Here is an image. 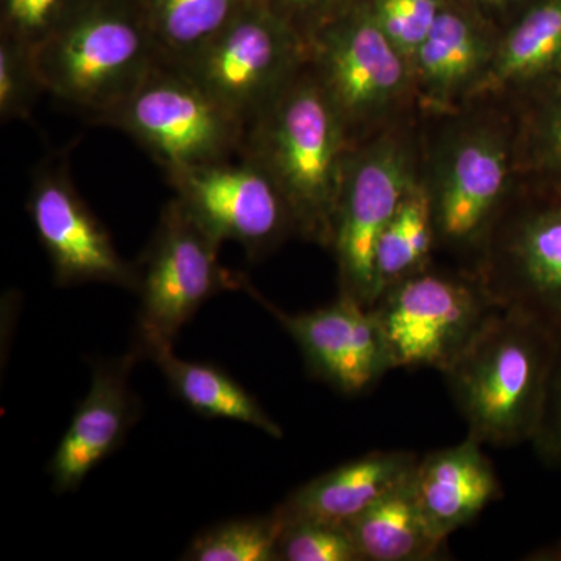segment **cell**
<instances>
[{
	"instance_id": "6da1fadb",
	"label": "cell",
	"mask_w": 561,
	"mask_h": 561,
	"mask_svg": "<svg viewBox=\"0 0 561 561\" xmlns=\"http://www.w3.org/2000/svg\"><path fill=\"white\" fill-rule=\"evenodd\" d=\"M559 341L522 312L496 306L443 368L468 437L481 445L531 443L540 424Z\"/></svg>"
},
{
	"instance_id": "7a4b0ae2",
	"label": "cell",
	"mask_w": 561,
	"mask_h": 561,
	"mask_svg": "<svg viewBox=\"0 0 561 561\" xmlns=\"http://www.w3.org/2000/svg\"><path fill=\"white\" fill-rule=\"evenodd\" d=\"M345 119L317 77L298 76L247 125L241 154L278 184L295 231L331 245L346 161Z\"/></svg>"
},
{
	"instance_id": "3957f363",
	"label": "cell",
	"mask_w": 561,
	"mask_h": 561,
	"mask_svg": "<svg viewBox=\"0 0 561 561\" xmlns=\"http://www.w3.org/2000/svg\"><path fill=\"white\" fill-rule=\"evenodd\" d=\"M32 55L44 91L94 122L161 62L142 0H73Z\"/></svg>"
},
{
	"instance_id": "277c9868",
	"label": "cell",
	"mask_w": 561,
	"mask_h": 561,
	"mask_svg": "<svg viewBox=\"0 0 561 561\" xmlns=\"http://www.w3.org/2000/svg\"><path fill=\"white\" fill-rule=\"evenodd\" d=\"M98 124L127 133L164 172L241 154L247 124L176 66L158 62Z\"/></svg>"
},
{
	"instance_id": "5b68a950",
	"label": "cell",
	"mask_w": 561,
	"mask_h": 561,
	"mask_svg": "<svg viewBox=\"0 0 561 561\" xmlns=\"http://www.w3.org/2000/svg\"><path fill=\"white\" fill-rule=\"evenodd\" d=\"M220 245L179 198L168 202L136 264L140 308L135 346L142 356L173 346L181 328L210 297L242 289V276L221 267Z\"/></svg>"
},
{
	"instance_id": "8992f818",
	"label": "cell",
	"mask_w": 561,
	"mask_h": 561,
	"mask_svg": "<svg viewBox=\"0 0 561 561\" xmlns=\"http://www.w3.org/2000/svg\"><path fill=\"white\" fill-rule=\"evenodd\" d=\"M309 41L267 0H254L194 57L176 68L250 124L300 76Z\"/></svg>"
},
{
	"instance_id": "52a82bcc",
	"label": "cell",
	"mask_w": 561,
	"mask_h": 561,
	"mask_svg": "<svg viewBox=\"0 0 561 561\" xmlns=\"http://www.w3.org/2000/svg\"><path fill=\"white\" fill-rule=\"evenodd\" d=\"M394 368H443L496 309L478 275L426 271L387 287L370 306Z\"/></svg>"
},
{
	"instance_id": "ba28073f",
	"label": "cell",
	"mask_w": 561,
	"mask_h": 561,
	"mask_svg": "<svg viewBox=\"0 0 561 561\" xmlns=\"http://www.w3.org/2000/svg\"><path fill=\"white\" fill-rule=\"evenodd\" d=\"M175 197L220 243H239L250 260L275 250L295 221L289 205L264 169L250 158L165 172Z\"/></svg>"
},
{
	"instance_id": "9c48e42d",
	"label": "cell",
	"mask_w": 561,
	"mask_h": 561,
	"mask_svg": "<svg viewBox=\"0 0 561 561\" xmlns=\"http://www.w3.org/2000/svg\"><path fill=\"white\" fill-rule=\"evenodd\" d=\"M413 183L408 153L394 140H379L346 161L330 247L341 294L365 308L376 300L379 238Z\"/></svg>"
},
{
	"instance_id": "30bf717a",
	"label": "cell",
	"mask_w": 561,
	"mask_h": 561,
	"mask_svg": "<svg viewBox=\"0 0 561 561\" xmlns=\"http://www.w3.org/2000/svg\"><path fill=\"white\" fill-rule=\"evenodd\" d=\"M308 41L313 76L346 125L381 113L404 91L411 61L379 27L367 0H350Z\"/></svg>"
},
{
	"instance_id": "8fae6325",
	"label": "cell",
	"mask_w": 561,
	"mask_h": 561,
	"mask_svg": "<svg viewBox=\"0 0 561 561\" xmlns=\"http://www.w3.org/2000/svg\"><path fill=\"white\" fill-rule=\"evenodd\" d=\"M482 253L478 276L494 305L524 313L561 342V205L497 219Z\"/></svg>"
},
{
	"instance_id": "7c38bea8",
	"label": "cell",
	"mask_w": 561,
	"mask_h": 561,
	"mask_svg": "<svg viewBox=\"0 0 561 561\" xmlns=\"http://www.w3.org/2000/svg\"><path fill=\"white\" fill-rule=\"evenodd\" d=\"M27 210L58 286L103 283L138 289L136 265L122 260L105 225L92 213L61 162L35 172Z\"/></svg>"
},
{
	"instance_id": "4fadbf2b",
	"label": "cell",
	"mask_w": 561,
	"mask_h": 561,
	"mask_svg": "<svg viewBox=\"0 0 561 561\" xmlns=\"http://www.w3.org/2000/svg\"><path fill=\"white\" fill-rule=\"evenodd\" d=\"M243 287L294 337L309 371L343 394H359L393 370L371 309L348 295L341 294L337 300L316 311L287 313L264 300L245 279Z\"/></svg>"
},
{
	"instance_id": "5bb4252c",
	"label": "cell",
	"mask_w": 561,
	"mask_h": 561,
	"mask_svg": "<svg viewBox=\"0 0 561 561\" xmlns=\"http://www.w3.org/2000/svg\"><path fill=\"white\" fill-rule=\"evenodd\" d=\"M507 176V150L500 138L479 131L461 139L431 192L438 242L456 250H483L500 219Z\"/></svg>"
},
{
	"instance_id": "9a60e30c",
	"label": "cell",
	"mask_w": 561,
	"mask_h": 561,
	"mask_svg": "<svg viewBox=\"0 0 561 561\" xmlns=\"http://www.w3.org/2000/svg\"><path fill=\"white\" fill-rule=\"evenodd\" d=\"M142 356L138 346L117 359L95 364L92 382L49 465L57 493L79 489L87 476L111 453L139 419L140 404L130 375Z\"/></svg>"
},
{
	"instance_id": "2e32d148",
	"label": "cell",
	"mask_w": 561,
	"mask_h": 561,
	"mask_svg": "<svg viewBox=\"0 0 561 561\" xmlns=\"http://www.w3.org/2000/svg\"><path fill=\"white\" fill-rule=\"evenodd\" d=\"M413 485L431 530L445 541L502 496L493 463L471 437L420 457Z\"/></svg>"
},
{
	"instance_id": "e0dca14e",
	"label": "cell",
	"mask_w": 561,
	"mask_h": 561,
	"mask_svg": "<svg viewBox=\"0 0 561 561\" xmlns=\"http://www.w3.org/2000/svg\"><path fill=\"white\" fill-rule=\"evenodd\" d=\"M420 456L373 451L312 479L275 508L284 527L300 522L348 524L411 478Z\"/></svg>"
},
{
	"instance_id": "ac0fdd59",
	"label": "cell",
	"mask_w": 561,
	"mask_h": 561,
	"mask_svg": "<svg viewBox=\"0 0 561 561\" xmlns=\"http://www.w3.org/2000/svg\"><path fill=\"white\" fill-rule=\"evenodd\" d=\"M413 472L411 478L405 479L367 511L345 524L362 560L445 559L446 541L435 537L424 518L416 500Z\"/></svg>"
},
{
	"instance_id": "d6986e66",
	"label": "cell",
	"mask_w": 561,
	"mask_h": 561,
	"mask_svg": "<svg viewBox=\"0 0 561 561\" xmlns=\"http://www.w3.org/2000/svg\"><path fill=\"white\" fill-rule=\"evenodd\" d=\"M490 43L479 22L446 3L411 65L431 95L446 99L470 84L490 66Z\"/></svg>"
},
{
	"instance_id": "ffe728a7",
	"label": "cell",
	"mask_w": 561,
	"mask_h": 561,
	"mask_svg": "<svg viewBox=\"0 0 561 561\" xmlns=\"http://www.w3.org/2000/svg\"><path fill=\"white\" fill-rule=\"evenodd\" d=\"M164 373L169 386L184 404L205 419L239 421L283 438L284 432L265 413L256 398L236 382L228 373L209 364L179 359L172 346L150 354Z\"/></svg>"
},
{
	"instance_id": "44dd1931",
	"label": "cell",
	"mask_w": 561,
	"mask_h": 561,
	"mask_svg": "<svg viewBox=\"0 0 561 561\" xmlns=\"http://www.w3.org/2000/svg\"><path fill=\"white\" fill-rule=\"evenodd\" d=\"M493 83H526L561 70V0H531L490 62Z\"/></svg>"
},
{
	"instance_id": "7402d4cb",
	"label": "cell",
	"mask_w": 561,
	"mask_h": 561,
	"mask_svg": "<svg viewBox=\"0 0 561 561\" xmlns=\"http://www.w3.org/2000/svg\"><path fill=\"white\" fill-rule=\"evenodd\" d=\"M254 0H142L158 54L180 66L224 32Z\"/></svg>"
},
{
	"instance_id": "603a6c76",
	"label": "cell",
	"mask_w": 561,
	"mask_h": 561,
	"mask_svg": "<svg viewBox=\"0 0 561 561\" xmlns=\"http://www.w3.org/2000/svg\"><path fill=\"white\" fill-rule=\"evenodd\" d=\"M437 242L431 192L413 183L379 238L376 300L387 287L426 271L431 251Z\"/></svg>"
},
{
	"instance_id": "cb8c5ba5",
	"label": "cell",
	"mask_w": 561,
	"mask_h": 561,
	"mask_svg": "<svg viewBox=\"0 0 561 561\" xmlns=\"http://www.w3.org/2000/svg\"><path fill=\"white\" fill-rule=\"evenodd\" d=\"M283 531L284 524L275 511L267 516L220 523L198 535L183 560L278 561Z\"/></svg>"
},
{
	"instance_id": "d4e9b609",
	"label": "cell",
	"mask_w": 561,
	"mask_h": 561,
	"mask_svg": "<svg viewBox=\"0 0 561 561\" xmlns=\"http://www.w3.org/2000/svg\"><path fill=\"white\" fill-rule=\"evenodd\" d=\"M44 87L41 83L32 49L0 36V117L3 122L27 119Z\"/></svg>"
},
{
	"instance_id": "484cf974",
	"label": "cell",
	"mask_w": 561,
	"mask_h": 561,
	"mask_svg": "<svg viewBox=\"0 0 561 561\" xmlns=\"http://www.w3.org/2000/svg\"><path fill=\"white\" fill-rule=\"evenodd\" d=\"M278 561H364L343 524L300 522L284 527Z\"/></svg>"
},
{
	"instance_id": "4316f807",
	"label": "cell",
	"mask_w": 561,
	"mask_h": 561,
	"mask_svg": "<svg viewBox=\"0 0 561 561\" xmlns=\"http://www.w3.org/2000/svg\"><path fill=\"white\" fill-rule=\"evenodd\" d=\"M373 18L391 43L412 62L430 35L446 0H367ZM412 66V65H411Z\"/></svg>"
},
{
	"instance_id": "83f0119b",
	"label": "cell",
	"mask_w": 561,
	"mask_h": 561,
	"mask_svg": "<svg viewBox=\"0 0 561 561\" xmlns=\"http://www.w3.org/2000/svg\"><path fill=\"white\" fill-rule=\"evenodd\" d=\"M72 2L73 0H2L0 32L2 36H9L33 50L57 27Z\"/></svg>"
},
{
	"instance_id": "f1b7e54d",
	"label": "cell",
	"mask_w": 561,
	"mask_h": 561,
	"mask_svg": "<svg viewBox=\"0 0 561 561\" xmlns=\"http://www.w3.org/2000/svg\"><path fill=\"white\" fill-rule=\"evenodd\" d=\"M531 445L546 465L561 470V342L553 360L540 424Z\"/></svg>"
},
{
	"instance_id": "f546056e",
	"label": "cell",
	"mask_w": 561,
	"mask_h": 561,
	"mask_svg": "<svg viewBox=\"0 0 561 561\" xmlns=\"http://www.w3.org/2000/svg\"><path fill=\"white\" fill-rule=\"evenodd\" d=\"M272 9L305 35L306 39L317 28L327 24L335 14L341 13L350 0H267Z\"/></svg>"
},
{
	"instance_id": "4dcf8cb0",
	"label": "cell",
	"mask_w": 561,
	"mask_h": 561,
	"mask_svg": "<svg viewBox=\"0 0 561 561\" xmlns=\"http://www.w3.org/2000/svg\"><path fill=\"white\" fill-rule=\"evenodd\" d=\"M546 147H548V153L553 164L561 171V101L552 111L551 119H549L548 130H546Z\"/></svg>"
},
{
	"instance_id": "1f68e13d",
	"label": "cell",
	"mask_w": 561,
	"mask_h": 561,
	"mask_svg": "<svg viewBox=\"0 0 561 561\" xmlns=\"http://www.w3.org/2000/svg\"><path fill=\"white\" fill-rule=\"evenodd\" d=\"M527 560L534 561H561V538L552 545L545 546V548L537 549L531 552Z\"/></svg>"
},
{
	"instance_id": "d6a6232c",
	"label": "cell",
	"mask_w": 561,
	"mask_h": 561,
	"mask_svg": "<svg viewBox=\"0 0 561 561\" xmlns=\"http://www.w3.org/2000/svg\"><path fill=\"white\" fill-rule=\"evenodd\" d=\"M476 2L489 3V5H502V3L512 2V0H476Z\"/></svg>"
}]
</instances>
